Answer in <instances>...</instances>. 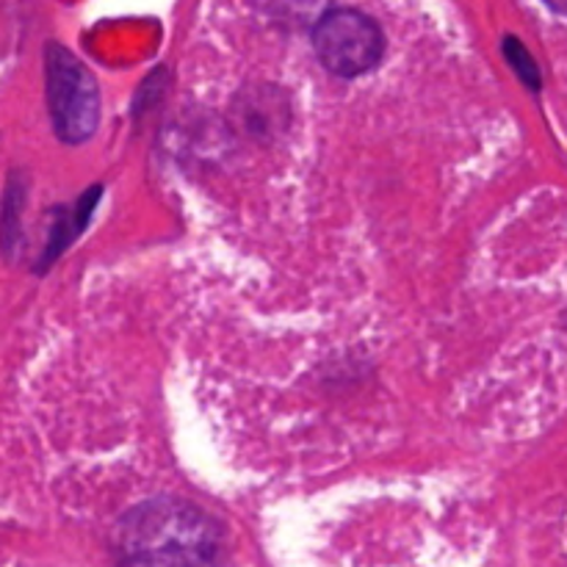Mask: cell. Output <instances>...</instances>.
<instances>
[{
	"label": "cell",
	"instance_id": "6da1fadb",
	"mask_svg": "<svg viewBox=\"0 0 567 567\" xmlns=\"http://www.w3.org/2000/svg\"><path fill=\"white\" fill-rule=\"evenodd\" d=\"M225 532L181 498L138 504L116 526L114 567H221Z\"/></svg>",
	"mask_w": 567,
	"mask_h": 567
},
{
	"label": "cell",
	"instance_id": "7a4b0ae2",
	"mask_svg": "<svg viewBox=\"0 0 567 567\" xmlns=\"http://www.w3.org/2000/svg\"><path fill=\"white\" fill-rule=\"evenodd\" d=\"M44 83H48V109L55 133L70 144L92 138L100 122V89L83 61L61 44H48Z\"/></svg>",
	"mask_w": 567,
	"mask_h": 567
},
{
	"label": "cell",
	"instance_id": "3957f363",
	"mask_svg": "<svg viewBox=\"0 0 567 567\" xmlns=\"http://www.w3.org/2000/svg\"><path fill=\"white\" fill-rule=\"evenodd\" d=\"M313 48L332 75L358 78L380 64L385 53V37L380 22L363 11L330 9L316 22Z\"/></svg>",
	"mask_w": 567,
	"mask_h": 567
},
{
	"label": "cell",
	"instance_id": "277c9868",
	"mask_svg": "<svg viewBox=\"0 0 567 567\" xmlns=\"http://www.w3.org/2000/svg\"><path fill=\"white\" fill-rule=\"evenodd\" d=\"M507 55H509V64L515 66V70L520 72V78H524L529 86H540V78H537V70H535V61H532V55L526 53L524 48H520L518 39H507Z\"/></svg>",
	"mask_w": 567,
	"mask_h": 567
}]
</instances>
